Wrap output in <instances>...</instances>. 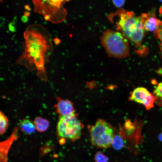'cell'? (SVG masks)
Wrapping results in <instances>:
<instances>
[{
    "mask_svg": "<svg viewBox=\"0 0 162 162\" xmlns=\"http://www.w3.org/2000/svg\"><path fill=\"white\" fill-rule=\"evenodd\" d=\"M101 42L110 57L123 58L129 55V46L126 38L120 32L108 29L101 37Z\"/></svg>",
    "mask_w": 162,
    "mask_h": 162,
    "instance_id": "obj_1",
    "label": "cell"
},
{
    "mask_svg": "<svg viewBox=\"0 0 162 162\" xmlns=\"http://www.w3.org/2000/svg\"><path fill=\"white\" fill-rule=\"evenodd\" d=\"M89 130L91 141L93 146L104 148L112 146L115 130L106 121L98 119Z\"/></svg>",
    "mask_w": 162,
    "mask_h": 162,
    "instance_id": "obj_2",
    "label": "cell"
},
{
    "mask_svg": "<svg viewBox=\"0 0 162 162\" xmlns=\"http://www.w3.org/2000/svg\"><path fill=\"white\" fill-rule=\"evenodd\" d=\"M83 127L75 114L61 116L57 126V132L60 137L73 142L80 138Z\"/></svg>",
    "mask_w": 162,
    "mask_h": 162,
    "instance_id": "obj_3",
    "label": "cell"
},
{
    "mask_svg": "<svg viewBox=\"0 0 162 162\" xmlns=\"http://www.w3.org/2000/svg\"><path fill=\"white\" fill-rule=\"evenodd\" d=\"M116 13L120 18L116 23V29L122 31L126 38L128 39L139 29L144 28L141 15L136 16L133 12L122 9L117 10Z\"/></svg>",
    "mask_w": 162,
    "mask_h": 162,
    "instance_id": "obj_4",
    "label": "cell"
},
{
    "mask_svg": "<svg viewBox=\"0 0 162 162\" xmlns=\"http://www.w3.org/2000/svg\"><path fill=\"white\" fill-rule=\"evenodd\" d=\"M144 124L143 120L139 121L136 118L133 122H132L130 119H127L125 121L124 127L125 131L127 132L124 133L127 134L123 136L120 135L122 136H123L122 137L125 136L124 138L127 136L126 138L129 139L133 147L134 146L137 152L139 145L142 140L141 132Z\"/></svg>",
    "mask_w": 162,
    "mask_h": 162,
    "instance_id": "obj_5",
    "label": "cell"
},
{
    "mask_svg": "<svg viewBox=\"0 0 162 162\" xmlns=\"http://www.w3.org/2000/svg\"><path fill=\"white\" fill-rule=\"evenodd\" d=\"M129 100L142 104L148 110L154 107L156 98L146 88L139 87L130 93Z\"/></svg>",
    "mask_w": 162,
    "mask_h": 162,
    "instance_id": "obj_6",
    "label": "cell"
},
{
    "mask_svg": "<svg viewBox=\"0 0 162 162\" xmlns=\"http://www.w3.org/2000/svg\"><path fill=\"white\" fill-rule=\"evenodd\" d=\"M56 99L57 103L54 106L56 108L57 113L61 116L75 114L74 107L70 101L62 99L58 97H57Z\"/></svg>",
    "mask_w": 162,
    "mask_h": 162,
    "instance_id": "obj_7",
    "label": "cell"
},
{
    "mask_svg": "<svg viewBox=\"0 0 162 162\" xmlns=\"http://www.w3.org/2000/svg\"><path fill=\"white\" fill-rule=\"evenodd\" d=\"M141 16L145 30L154 32L159 27L161 21L158 19L154 14H143Z\"/></svg>",
    "mask_w": 162,
    "mask_h": 162,
    "instance_id": "obj_8",
    "label": "cell"
},
{
    "mask_svg": "<svg viewBox=\"0 0 162 162\" xmlns=\"http://www.w3.org/2000/svg\"><path fill=\"white\" fill-rule=\"evenodd\" d=\"M19 125L21 130L25 134H32L35 132L36 129L34 123L27 119L24 118L21 120Z\"/></svg>",
    "mask_w": 162,
    "mask_h": 162,
    "instance_id": "obj_9",
    "label": "cell"
},
{
    "mask_svg": "<svg viewBox=\"0 0 162 162\" xmlns=\"http://www.w3.org/2000/svg\"><path fill=\"white\" fill-rule=\"evenodd\" d=\"M34 123L36 129L39 132H43L46 130L49 125L48 120L39 116L35 118Z\"/></svg>",
    "mask_w": 162,
    "mask_h": 162,
    "instance_id": "obj_10",
    "label": "cell"
},
{
    "mask_svg": "<svg viewBox=\"0 0 162 162\" xmlns=\"http://www.w3.org/2000/svg\"><path fill=\"white\" fill-rule=\"evenodd\" d=\"M152 94L156 98L155 103L158 106H162V81L158 84Z\"/></svg>",
    "mask_w": 162,
    "mask_h": 162,
    "instance_id": "obj_11",
    "label": "cell"
},
{
    "mask_svg": "<svg viewBox=\"0 0 162 162\" xmlns=\"http://www.w3.org/2000/svg\"><path fill=\"white\" fill-rule=\"evenodd\" d=\"M8 124V120L4 114L0 112V134H4L6 131Z\"/></svg>",
    "mask_w": 162,
    "mask_h": 162,
    "instance_id": "obj_12",
    "label": "cell"
},
{
    "mask_svg": "<svg viewBox=\"0 0 162 162\" xmlns=\"http://www.w3.org/2000/svg\"><path fill=\"white\" fill-rule=\"evenodd\" d=\"M124 140L120 134L115 135L113 138L112 146L115 149L119 150L124 146Z\"/></svg>",
    "mask_w": 162,
    "mask_h": 162,
    "instance_id": "obj_13",
    "label": "cell"
},
{
    "mask_svg": "<svg viewBox=\"0 0 162 162\" xmlns=\"http://www.w3.org/2000/svg\"><path fill=\"white\" fill-rule=\"evenodd\" d=\"M94 160L95 162H108V158L102 152L99 151L94 155Z\"/></svg>",
    "mask_w": 162,
    "mask_h": 162,
    "instance_id": "obj_14",
    "label": "cell"
},
{
    "mask_svg": "<svg viewBox=\"0 0 162 162\" xmlns=\"http://www.w3.org/2000/svg\"><path fill=\"white\" fill-rule=\"evenodd\" d=\"M125 2L124 0H113L112 2L116 7L120 8L124 5Z\"/></svg>",
    "mask_w": 162,
    "mask_h": 162,
    "instance_id": "obj_15",
    "label": "cell"
},
{
    "mask_svg": "<svg viewBox=\"0 0 162 162\" xmlns=\"http://www.w3.org/2000/svg\"><path fill=\"white\" fill-rule=\"evenodd\" d=\"M8 28L9 30L11 32H14L16 31L14 22V21L11 22L9 23Z\"/></svg>",
    "mask_w": 162,
    "mask_h": 162,
    "instance_id": "obj_16",
    "label": "cell"
},
{
    "mask_svg": "<svg viewBox=\"0 0 162 162\" xmlns=\"http://www.w3.org/2000/svg\"><path fill=\"white\" fill-rule=\"evenodd\" d=\"M21 20L23 22H26L27 21L28 19L27 17L25 16H23L22 17Z\"/></svg>",
    "mask_w": 162,
    "mask_h": 162,
    "instance_id": "obj_17",
    "label": "cell"
},
{
    "mask_svg": "<svg viewBox=\"0 0 162 162\" xmlns=\"http://www.w3.org/2000/svg\"><path fill=\"white\" fill-rule=\"evenodd\" d=\"M53 41L55 44L56 45H58L61 41L60 40L57 38H54L53 39Z\"/></svg>",
    "mask_w": 162,
    "mask_h": 162,
    "instance_id": "obj_18",
    "label": "cell"
},
{
    "mask_svg": "<svg viewBox=\"0 0 162 162\" xmlns=\"http://www.w3.org/2000/svg\"><path fill=\"white\" fill-rule=\"evenodd\" d=\"M30 14V13L28 11H24V16H26L27 17H28Z\"/></svg>",
    "mask_w": 162,
    "mask_h": 162,
    "instance_id": "obj_19",
    "label": "cell"
},
{
    "mask_svg": "<svg viewBox=\"0 0 162 162\" xmlns=\"http://www.w3.org/2000/svg\"><path fill=\"white\" fill-rule=\"evenodd\" d=\"M44 19L46 20H50V16L48 14L44 16Z\"/></svg>",
    "mask_w": 162,
    "mask_h": 162,
    "instance_id": "obj_20",
    "label": "cell"
},
{
    "mask_svg": "<svg viewBox=\"0 0 162 162\" xmlns=\"http://www.w3.org/2000/svg\"><path fill=\"white\" fill-rule=\"evenodd\" d=\"M24 8L26 10H27L28 11H30L31 10V8L29 7V6L28 5H25Z\"/></svg>",
    "mask_w": 162,
    "mask_h": 162,
    "instance_id": "obj_21",
    "label": "cell"
},
{
    "mask_svg": "<svg viewBox=\"0 0 162 162\" xmlns=\"http://www.w3.org/2000/svg\"><path fill=\"white\" fill-rule=\"evenodd\" d=\"M158 139L162 142V132L159 135Z\"/></svg>",
    "mask_w": 162,
    "mask_h": 162,
    "instance_id": "obj_22",
    "label": "cell"
},
{
    "mask_svg": "<svg viewBox=\"0 0 162 162\" xmlns=\"http://www.w3.org/2000/svg\"><path fill=\"white\" fill-rule=\"evenodd\" d=\"M0 20H2V24H3L4 23V22H5V18L3 17H1V19H0Z\"/></svg>",
    "mask_w": 162,
    "mask_h": 162,
    "instance_id": "obj_23",
    "label": "cell"
},
{
    "mask_svg": "<svg viewBox=\"0 0 162 162\" xmlns=\"http://www.w3.org/2000/svg\"><path fill=\"white\" fill-rule=\"evenodd\" d=\"M160 1V2H162V1ZM159 10H160V14H161L162 13V5L161 6V7L160 8Z\"/></svg>",
    "mask_w": 162,
    "mask_h": 162,
    "instance_id": "obj_24",
    "label": "cell"
}]
</instances>
